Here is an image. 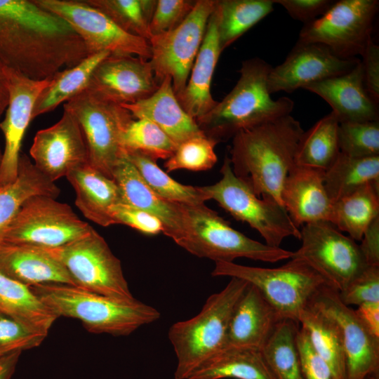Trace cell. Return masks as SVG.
Returning a JSON list of instances; mask_svg holds the SVG:
<instances>
[{
  "label": "cell",
  "instance_id": "obj_1",
  "mask_svg": "<svg viewBox=\"0 0 379 379\" xmlns=\"http://www.w3.org/2000/svg\"><path fill=\"white\" fill-rule=\"evenodd\" d=\"M89 55L73 28L33 0H0V63L41 81Z\"/></svg>",
  "mask_w": 379,
  "mask_h": 379
},
{
  "label": "cell",
  "instance_id": "obj_2",
  "mask_svg": "<svg viewBox=\"0 0 379 379\" xmlns=\"http://www.w3.org/2000/svg\"><path fill=\"white\" fill-rule=\"evenodd\" d=\"M304 131L299 121L288 114L238 132L230 149L232 171L257 196L282 205L284 183L295 165Z\"/></svg>",
  "mask_w": 379,
  "mask_h": 379
},
{
  "label": "cell",
  "instance_id": "obj_3",
  "mask_svg": "<svg viewBox=\"0 0 379 379\" xmlns=\"http://www.w3.org/2000/svg\"><path fill=\"white\" fill-rule=\"evenodd\" d=\"M272 67L259 58L244 60L239 78L232 91L196 122L217 143L238 132L291 114L294 102L288 97L272 99L267 78Z\"/></svg>",
  "mask_w": 379,
  "mask_h": 379
},
{
  "label": "cell",
  "instance_id": "obj_4",
  "mask_svg": "<svg viewBox=\"0 0 379 379\" xmlns=\"http://www.w3.org/2000/svg\"><path fill=\"white\" fill-rule=\"evenodd\" d=\"M30 288L58 317L76 319L94 333L126 336L161 317L156 308L135 298H112L62 284Z\"/></svg>",
  "mask_w": 379,
  "mask_h": 379
},
{
  "label": "cell",
  "instance_id": "obj_5",
  "mask_svg": "<svg viewBox=\"0 0 379 379\" xmlns=\"http://www.w3.org/2000/svg\"><path fill=\"white\" fill-rule=\"evenodd\" d=\"M180 205L182 231L175 242L194 255L215 262L240 258L276 262L293 256V251L268 246L236 230L205 204Z\"/></svg>",
  "mask_w": 379,
  "mask_h": 379
},
{
  "label": "cell",
  "instance_id": "obj_6",
  "mask_svg": "<svg viewBox=\"0 0 379 379\" xmlns=\"http://www.w3.org/2000/svg\"><path fill=\"white\" fill-rule=\"evenodd\" d=\"M248 284L232 277L221 291L208 298L199 313L170 327L168 336L177 358L175 379H187L202 362L224 347L233 308Z\"/></svg>",
  "mask_w": 379,
  "mask_h": 379
},
{
  "label": "cell",
  "instance_id": "obj_7",
  "mask_svg": "<svg viewBox=\"0 0 379 379\" xmlns=\"http://www.w3.org/2000/svg\"><path fill=\"white\" fill-rule=\"evenodd\" d=\"M291 259L286 264L275 268L217 262L211 275L234 277L247 281L260 291L281 319L299 324L301 312L318 291L328 284L305 262Z\"/></svg>",
  "mask_w": 379,
  "mask_h": 379
},
{
  "label": "cell",
  "instance_id": "obj_8",
  "mask_svg": "<svg viewBox=\"0 0 379 379\" xmlns=\"http://www.w3.org/2000/svg\"><path fill=\"white\" fill-rule=\"evenodd\" d=\"M221 179L213 185L199 187L207 201L214 200L234 218L248 223L272 247H281L289 237L300 239V230L284 207L270 197H259L232 171L229 157L220 171Z\"/></svg>",
  "mask_w": 379,
  "mask_h": 379
},
{
  "label": "cell",
  "instance_id": "obj_9",
  "mask_svg": "<svg viewBox=\"0 0 379 379\" xmlns=\"http://www.w3.org/2000/svg\"><path fill=\"white\" fill-rule=\"evenodd\" d=\"M78 121L88 149V164L112 179L125 157L123 134L135 119L121 105L105 100L88 89L63 105Z\"/></svg>",
  "mask_w": 379,
  "mask_h": 379
},
{
  "label": "cell",
  "instance_id": "obj_10",
  "mask_svg": "<svg viewBox=\"0 0 379 379\" xmlns=\"http://www.w3.org/2000/svg\"><path fill=\"white\" fill-rule=\"evenodd\" d=\"M65 267L75 286L119 300H133L121 261L93 228L64 246L47 248Z\"/></svg>",
  "mask_w": 379,
  "mask_h": 379
},
{
  "label": "cell",
  "instance_id": "obj_11",
  "mask_svg": "<svg viewBox=\"0 0 379 379\" xmlns=\"http://www.w3.org/2000/svg\"><path fill=\"white\" fill-rule=\"evenodd\" d=\"M92 228L68 204L37 195L23 204L5 234L4 244L54 248L86 235Z\"/></svg>",
  "mask_w": 379,
  "mask_h": 379
},
{
  "label": "cell",
  "instance_id": "obj_12",
  "mask_svg": "<svg viewBox=\"0 0 379 379\" xmlns=\"http://www.w3.org/2000/svg\"><path fill=\"white\" fill-rule=\"evenodd\" d=\"M300 239L291 258L305 262L338 292L368 266L359 245L330 222L302 225Z\"/></svg>",
  "mask_w": 379,
  "mask_h": 379
},
{
  "label": "cell",
  "instance_id": "obj_13",
  "mask_svg": "<svg viewBox=\"0 0 379 379\" xmlns=\"http://www.w3.org/2000/svg\"><path fill=\"white\" fill-rule=\"evenodd\" d=\"M215 4L216 0H196L192 11L178 26L152 36L148 41L149 61L157 79L161 83L170 77L176 96L187 84Z\"/></svg>",
  "mask_w": 379,
  "mask_h": 379
},
{
  "label": "cell",
  "instance_id": "obj_14",
  "mask_svg": "<svg viewBox=\"0 0 379 379\" xmlns=\"http://www.w3.org/2000/svg\"><path fill=\"white\" fill-rule=\"evenodd\" d=\"M378 0H340L320 17L305 24L298 41L319 43L342 58L363 54L372 39Z\"/></svg>",
  "mask_w": 379,
  "mask_h": 379
},
{
  "label": "cell",
  "instance_id": "obj_15",
  "mask_svg": "<svg viewBox=\"0 0 379 379\" xmlns=\"http://www.w3.org/2000/svg\"><path fill=\"white\" fill-rule=\"evenodd\" d=\"M40 7L66 21L81 37L88 54L134 55L149 60V41L131 35L84 0H33Z\"/></svg>",
  "mask_w": 379,
  "mask_h": 379
},
{
  "label": "cell",
  "instance_id": "obj_16",
  "mask_svg": "<svg viewBox=\"0 0 379 379\" xmlns=\"http://www.w3.org/2000/svg\"><path fill=\"white\" fill-rule=\"evenodd\" d=\"M310 304L331 316L340 328L345 356V379H366L379 374V338L369 331L354 310L341 301L339 292L326 285Z\"/></svg>",
  "mask_w": 379,
  "mask_h": 379
},
{
  "label": "cell",
  "instance_id": "obj_17",
  "mask_svg": "<svg viewBox=\"0 0 379 379\" xmlns=\"http://www.w3.org/2000/svg\"><path fill=\"white\" fill-rule=\"evenodd\" d=\"M361 61L358 58H342L319 43L297 41L284 61L272 67L267 78L270 94L291 93L298 88L351 71Z\"/></svg>",
  "mask_w": 379,
  "mask_h": 379
},
{
  "label": "cell",
  "instance_id": "obj_18",
  "mask_svg": "<svg viewBox=\"0 0 379 379\" xmlns=\"http://www.w3.org/2000/svg\"><path fill=\"white\" fill-rule=\"evenodd\" d=\"M35 167L53 182L88 164V149L75 117L64 109L53 126L36 132L29 149Z\"/></svg>",
  "mask_w": 379,
  "mask_h": 379
},
{
  "label": "cell",
  "instance_id": "obj_19",
  "mask_svg": "<svg viewBox=\"0 0 379 379\" xmlns=\"http://www.w3.org/2000/svg\"><path fill=\"white\" fill-rule=\"evenodd\" d=\"M160 84L149 60L110 54L95 67L86 89L105 100L121 105L148 98Z\"/></svg>",
  "mask_w": 379,
  "mask_h": 379
},
{
  "label": "cell",
  "instance_id": "obj_20",
  "mask_svg": "<svg viewBox=\"0 0 379 379\" xmlns=\"http://www.w3.org/2000/svg\"><path fill=\"white\" fill-rule=\"evenodd\" d=\"M8 105L0 130L5 138V147L0 166V188L12 183L17 178L22 141L32 121V111L41 92L50 78L34 81L6 68Z\"/></svg>",
  "mask_w": 379,
  "mask_h": 379
},
{
  "label": "cell",
  "instance_id": "obj_21",
  "mask_svg": "<svg viewBox=\"0 0 379 379\" xmlns=\"http://www.w3.org/2000/svg\"><path fill=\"white\" fill-rule=\"evenodd\" d=\"M324 171L294 165L282 188V205L299 228L307 223L331 222L333 202L324 184Z\"/></svg>",
  "mask_w": 379,
  "mask_h": 379
},
{
  "label": "cell",
  "instance_id": "obj_22",
  "mask_svg": "<svg viewBox=\"0 0 379 379\" xmlns=\"http://www.w3.org/2000/svg\"><path fill=\"white\" fill-rule=\"evenodd\" d=\"M326 101L340 123L379 120L378 102L366 88L360 61L349 72L304 88Z\"/></svg>",
  "mask_w": 379,
  "mask_h": 379
},
{
  "label": "cell",
  "instance_id": "obj_23",
  "mask_svg": "<svg viewBox=\"0 0 379 379\" xmlns=\"http://www.w3.org/2000/svg\"><path fill=\"white\" fill-rule=\"evenodd\" d=\"M281 320L260 291L248 283L233 308L223 348L261 350Z\"/></svg>",
  "mask_w": 379,
  "mask_h": 379
},
{
  "label": "cell",
  "instance_id": "obj_24",
  "mask_svg": "<svg viewBox=\"0 0 379 379\" xmlns=\"http://www.w3.org/2000/svg\"><path fill=\"white\" fill-rule=\"evenodd\" d=\"M112 179L119 187L123 203L159 218L164 227L163 234L174 241L179 237L182 225L180 204L166 200L154 192L126 155L114 168Z\"/></svg>",
  "mask_w": 379,
  "mask_h": 379
},
{
  "label": "cell",
  "instance_id": "obj_25",
  "mask_svg": "<svg viewBox=\"0 0 379 379\" xmlns=\"http://www.w3.org/2000/svg\"><path fill=\"white\" fill-rule=\"evenodd\" d=\"M0 272L29 287L48 284H75L63 265L47 248L3 244Z\"/></svg>",
  "mask_w": 379,
  "mask_h": 379
},
{
  "label": "cell",
  "instance_id": "obj_26",
  "mask_svg": "<svg viewBox=\"0 0 379 379\" xmlns=\"http://www.w3.org/2000/svg\"><path fill=\"white\" fill-rule=\"evenodd\" d=\"M221 53L214 9L187 84L182 93L176 96L182 109L195 120L207 114L218 103L213 98L211 87Z\"/></svg>",
  "mask_w": 379,
  "mask_h": 379
},
{
  "label": "cell",
  "instance_id": "obj_27",
  "mask_svg": "<svg viewBox=\"0 0 379 379\" xmlns=\"http://www.w3.org/2000/svg\"><path fill=\"white\" fill-rule=\"evenodd\" d=\"M134 119H146L159 126L177 145L205 134L181 107L174 93L172 79L165 77L156 91L133 104L121 105Z\"/></svg>",
  "mask_w": 379,
  "mask_h": 379
},
{
  "label": "cell",
  "instance_id": "obj_28",
  "mask_svg": "<svg viewBox=\"0 0 379 379\" xmlns=\"http://www.w3.org/2000/svg\"><path fill=\"white\" fill-rule=\"evenodd\" d=\"M75 192V205L89 220L102 227L114 225L111 208L122 202L115 181L86 164L66 175Z\"/></svg>",
  "mask_w": 379,
  "mask_h": 379
},
{
  "label": "cell",
  "instance_id": "obj_29",
  "mask_svg": "<svg viewBox=\"0 0 379 379\" xmlns=\"http://www.w3.org/2000/svg\"><path fill=\"white\" fill-rule=\"evenodd\" d=\"M60 193L55 182L44 175L27 154L21 153L16 179L0 188V246L8 227L29 198L43 195L57 199Z\"/></svg>",
  "mask_w": 379,
  "mask_h": 379
},
{
  "label": "cell",
  "instance_id": "obj_30",
  "mask_svg": "<svg viewBox=\"0 0 379 379\" xmlns=\"http://www.w3.org/2000/svg\"><path fill=\"white\" fill-rule=\"evenodd\" d=\"M274 379L260 350L226 347L197 367L187 379Z\"/></svg>",
  "mask_w": 379,
  "mask_h": 379
},
{
  "label": "cell",
  "instance_id": "obj_31",
  "mask_svg": "<svg viewBox=\"0 0 379 379\" xmlns=\"http://www.w3.org/2000/svg\"><path fill=\"white\" fill-rule=\"evenodd\" d=\"M0 313L48 335L58 316L32 291L0 272Z\"/></svg>",
  "mask_w": 379,
  "mask_h": 379
},
{
  "label": "cell",
  "instance_id": "obj_32",
  "mask_svg": "<svg viewBox=\"0 0 379 379\" xmlns=\"http://www.w3.org/2000/svg\"><path fill=\"white\" fill-rule=\"evenodd\" d=\"M109 55L107 51L91 54L77 65L53 75L35 102L32 120L86 90L95 67Z\"/></svg>",
  "mask_w": 379,
  "mask_h": 379
},
{
  "label": "cell",
  "instance_id": "obj_33",
  "mask_svg": "<svg viewBox=\"0 0 379 379\" xmlns=\"http://www.w3.org/2000/svg\"><path fill=\"white\" fill-rule=\"evenodd\" d=\"M379 217V183L366 184L333 202L331 222L354 241H361Z\"/></svg>",
  "mask_w": 379,
  "mask_h": 379
},
{
  "label": "cell",
  "instance_id": "obj_34",
  "mask_svg": "<svg viewBox=\"0 0 379 379\" xmlns=\"http://www.w3.org/2000/svg\"><path fill=\"white\" fill-rule=\"evenodd\" d=\"M299 324L305 330L316 352L328 363L337 379H345V356L339 326L328 314L310 304L300 314Z\"/></svg>",
  "mask_w": 379,
  "mask_h": 379
},
{
  "label": "cell",
  "instance_id": "obj_35",
  "mask_svg": "<svg viewBox=\"0 0 379 379\" xmlns=\"http://www.w3.org/2000/svg\"><path fill=\"white\" fill-rule=\"evenodd\" d=\"M274 0H216L220 51L234 43L274 10Z\"/></svg>",
  "mask_w": 379,
  "mask_h": 379
},
{
  "label": "cell",
  "instance_id": "obj_36",
  "mask_svg": "<svg viewBox=\"0 0 379 379\" xmlns=\"http://www.w3.org/2000/svg\"><path fill=\"white\" fill-rule=\"evenodd\" d=\"M339 121L333 112L304 131L295 157V164L327 170L340 154Z\"/></svg>",
  "mask_w": 379,
  "mask_h": 379
},
{
  "label": "cell",
  "instance_id": "obj_37",
  "mask_svg": "<svg viewBox=\"0 0 379 379\" xmlns=\"http://www.w3.org/2000/svg\"><path fill=\"white\" fill-rule=\"evenodd\" d=\"M372 182L379 183V156L357 158L340 152L324 173V184L333 202Z\"/></svg>",
  "mask_w": 379,
  "mask_h": 379
},
{
  "label": "cell",
  "instance_id": "obj_38",
  "mask_svg": "<svg viewBox=\"0 0 379 379\" xmlns=\"http://www.w3.org/2000/svg\"><path fill=\"white\" fill-rule=\"evenodd\" d=\"M298 324L281 320L260 350L274 379H304L296 340Z\"/></svg>",
  "mask_w": 379,
  "mask_h": 379
},
{
  "label": "cell",
  "instance_id": "obj_39",
  "mask_svg": "<svg viewBox=\"0 0 379 379\" xmlns=\"http://www.w3.org/2000/svg\"><path fill=\"white\" fill-rule=\"evenodd\" d=\"M126 158L134 165L147 185L159 196L171 202L201 204L207 201L199 187L182 185L168 175L156 161L135 151H126Z\"/></svg>",
  "mask_w": 379,
  "mask_h": 379
},
{
  "label": "cell",
  "instance_id": "obj_40",
  "mask_svg": "<svg viewBox=\"0 0 379 379\" xmlns=\"http://www.w3.org/2000/svg\"><path fill=\"white\" fill-rule=\"evenodd\" d=\"M122 145L125 152H139L154 161L167 160L178 147L159 126L146 119L130 123L123 134Z\"/></svg>",
  "mask_w": 379,
  "mask_h": 379
},
{
  "label": "cell",
  "instance_id": "obj_41",
  "mask_svg": "<svg viewBox=\"0 0 379 379\" xmlns=\"http://www.w3.org/2000/svg\"><path fill=\"white\" fill-rule=\"evenodd\" d=\"M101 11L124 32L138 37H151L142 0H84Z\"/></svg>",
  "mask_w": 379,
  "mask_h": 379
},
{
  "label": "cell",
  "instance_id": "obj_42",
  "mask_svg": "<svg viewBox=\"0 0 379 379\" xmlns=\"http://www.w3.org/2000/svg\"><path fill=\"white\" fill-rule=\"evenodd\" d=\"M218 143L205 134L191 138L178 145L164 164L166 172L180 169L193 171L209 170L217 162L215 147Z\"/></svg>",
  "mask_w": 379,
  "mask_h": 379
},
{
  "label": "cell",
  "instance_id": "obj_43",
  "mask_svg": "<svg viewBox=\"0 0 379 379\" xmlns=\"http://www.w3.org/2000/svg\"><path fill=\"white\" fill-rule=\"evenodd\" d=\"M338 145L340 153L349 157L379 156V120L340 123Z\"/></svg>",
  "mask_w": 379,
  "mask_h": 379
},
{
  "label": "cell",
  "instance_id": "obj_44",
  "mask_svg": "<svg viewBox=\"0 0 379 379\" xmlns=\"http://www.w3.org/2000/svg\"><path fill=\"white\" fill-rule=\"evenodd\" d=\"M46 335L0 313V357L36 347Z\"/></svg>",
  "mask_w": 379,
  "mask_h": 379
},
{
  "label": "cell",
  "instance_id": "obj_45",
  "mask_svg": "<svg viewBox=\"0 0 379 379\" xmlns=\"http://www.w3.org/2000/svg\"><path fill=\"white\" fill-rule=\"evenodd\" d=\"M339 296L347 306L379 303V266H367L339 292Z\"/></svg>",
  "mask_w": 379,
  "mask_h": 379
},
{
  "label": "cell",
  "instance_id": "obj_46",
  "mask_svg": "<svg viewBox=\"0 0 379 379\" xmlns=\"http://www.w3.org/2000/svg\"><path fill=\"white\" fill-rule=\"evenodd\" d=\"M196 1L157 0V5L149 25L151 36L171 30L178 26L192 11Z\"/></svg>",
  "mask_w": 379,
  "mask_h": 379
},
{
  "label": "cell",
  "instance_id": "obj_47",
  "mask_svg": "<svg viewBox=\"0 0 379 379\" xmlns=\"http://www.w3.org/2000/svg\"><path fill=\"white\" fill-rule=\"evenodd\" d=\"M110 215L114 224L127 225L144 234L156 235L164 232V225L159 218L124 203L113 206Z\"/></svg>",
  "mask_w": 379,
  "mask_h": 379
},
{
  "label": "cell",
  "instance_id": "obj_48",
  "mask_svg": "<svg viewBox=\"0 0 379 379\" xmlns=\"http://www.w3.org/2000/svg\"><path fill=\"white\" fill-rule=\"evenodd\" d=\"M296 340L304 379H337L328 363L316 352L302 327L298 331Z\"/></svg>",
  "mask_w": 379,
  "mask_h": 379
},
{
  "label": "cell",
  "instance_id": "obj_49",
  "mask_svg": "<svg viewBox=\"0 0 379 379\" xmlns=\"http://www.w3.org/2000/svg\"><path fill=\"white\" fill-rule=\"evenodd\" d=\"M331 0H274L295 20L307 24L321 16L334 3Z\"/></svg>",
  "mask_w": 379,
  "mask_h": 379
},
{
  "label": "cell",
  "instance_id": "obj_50",
  "mask_svg": "<svg viewBox=\"0 0 379 379\" xmlns=\"http://www.w3.org/2000/svg\"><path fill=\"white\" fill-rule=\"evenodd\" d=\"M364 81L366 90L377 102H379V46L372 39L361 55Z\"/></svg>",
  "mask_w": 379,
  "mask_h": 379
},
{
  "label": "cell",
  "instance_id": "obj_51",
  "mask_svg": "<svg viewBox=\"0 0 379 379\" xmlns=\"http://www.w3.org/2000/svg\"><path fill=\"white\" fill-rule=\"evenodd\" d=\"M359 245L368 265L379 266V217L365 231Z\"/></svg>",
  "mask_w": 379,
  "mask_h": 379
},
{
  "label": "cell",
  "instance_id": "obj_52",
  "mask_svg": "<svg viewBox=\"0 0 379 379\" xmlns=\"http://www.w3.org/2000/svg\"><path fill=\"white\" fill-rule=\"evenodd\" d=\"M354 310L369 331L379 338V303H364Z\"/></svg>",
  "mask_w": 379,
  "mask_h": 379
},
{
  "label": "cell",
  "instance_id": "obj_53",
  "mask_svg": "<svg viewBox=\"0 0 379 379\" xmlns=\"http://www.w3.org/2000/svg\"><path fill=\"white\" fill-rule=\"evenodd\" d=\"M20 352L0 357V379H10L15 371Z\"/></svg>",
  "mask_w": 379,
  "mask_h": 379
},
{
  "label": "cell",
  "instance_id": "obj_54",
  "mask_svg": "<svg viewBox=\"0 0 379 379\" xmlns=\"http://www.w3.org/2000/svg\"><path fill=\"white\" fill-rule=\"evenodd\" d=\"M9 93L6 67L0 63V117L8 105Z\"/></svg>",
  "mask_w": 379,
  "mask_h": 379
},
{
  "label": "cell",
  "instance_id": "obj_55",
  "mask_svg": "<svg viewBox=\"0 0 379 379\" xmlns=\"http://www.w3.org/2000/svg\"><path fill=\"white\" fill-rule=\"evenodd\" d=\"M366 379H379V374L372 375L366 378Z\"/></svg>",
  "mask_w": 379,
  "mask_h": 379
},
{
  "label": "cell",
  "instance_id": "obj_56",
  "mask_svg": "<svg viewBox=\"0 0 379 379\" xmlns=\"http://www.w3.org/2000/svg\"><path fill=\"white\" fill-rule=\"evenodd\" d=\"M2 157H3V153L1 152V149H0V166H1V161H2Z\"/></svg>",
  "mask_w": 379,
  "mask_h": 379
}]
</instances>
